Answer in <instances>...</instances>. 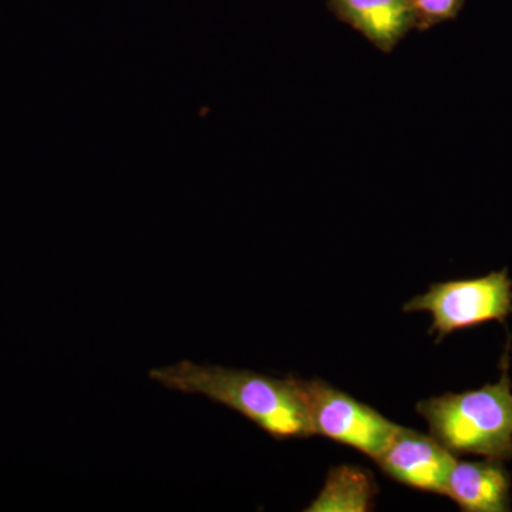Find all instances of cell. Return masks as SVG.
Segmentation results:
<instances>
[{"mask_svg": "<svg viewBox=\"0 0 512 512\" xmlns=\"http://www.w3.org/2000/svg\"><path fill=\"white\" fill-rule=\"evenodd\" d=\"M148 377L174 392L198 394L235 410L276 440L313 436L298 377L278 379L190 360L150 370Z\"/></svg>", "mask_w": 512, "mask_h": 512, "instance_id": "1", "label": "cell"}, {"mask_svg": "<svg viewBox=\"0 0 512 512\" xmlns=\"http://www.w3.org/2000/svg\"><path fill=\"white\" fill-rule=\"evenodd\" d=\"M510 348L508 342L497 383L467 392L444 393L417 403V413L429 424L431 436L451 453L503 463L512 460Z\"/></svg>", "mask_w": 512, "mask_h": 512, "instance_id": "2", "label": "cell"}, {"mask_svg": "<svg viewBox=\"0 0 512 512\" xmlns=\"http://www.w3.org/2000/svg\"><path fill=\"white\" fill-rule=\"evenodd\" d=\"M403 312H426L431 316L430 335L436 342L458 330L487 322L505 323L512 315V281L508 269L480 278L433 284L403 305Z\"/></svg>", "mask_w": 512, "mask_h": 512, "instance_id": "3", "label": "cell"}, {"mask_svg": "<svg viewBox=\"0 0 512 512\" xmlns=\"http://www.w3.org/2000/svg\"><path fill=\"white\" fill-rule=\"evenodd\" d=\"M313 436H322L376 458L397 424L373 407L319 379H299Z\"/></svg>", "mask_w": 512, "mask_h": 512, "instance_id": "4", "label": "cell"}, {"mask_svg": "<svg viewBox=\"0 0 512 512\" xmlns=\"http://www.w3.org/2000/svg\"><path fill=\"white\" fill-rule=\"evenodd\" d=\"M373 461L396 483L446 497L448 476L457 458L431 434L397 426Z\"/></svg>", "mask_w": 512, "mask_h": 512, "instance_id": "5", "label": "cell"}, {"mask_svg": "<svg viewBox=\"0 0 512 512\" xmlns=\"http://www.w3.org/2000/svg\"><path fill=\"white\" fill-rule=\"evenodd\" d=\"M333 15L384 53L417 26L413 0H328Z\"/></svg>", "mask_w": 512, "mask_h": 512, "instance_id": "6", "label": "cell"}, {"mask_svg": "<svg viewBox=\"0 0 512 512\" xmlns=\"http://www.w3.org/2000/svg\"><path fill=\"white\" fill-rule=\"evenodd\" d=\"M511 477L503 461H456L448 476L446 497L466 512L511 510Z\"/></svg>", "mask_w": 512, "mask_h": 512, "instance_id": "7", "label": "cell"}, {"mask_svg": "<svg viewBox=\"0 0 512 512\" xmlns=\"http://www.w3.org/2000/svg\"><path fill=\"white\" fill-rule=\"evenodd\" d=\"M379 493L375 477L357 466H338L329 471L318 497L308 512H366L375 507Z\"/></svg>", "mask_w": 512, "mask_h": 512, "instance_id": "8", "label": "cell"}, {"mask_svg": "<svg viewBox=\"0 0 512 512\" xmlns=\"http://www.w3.org/2000/svg\"><path fill=\"white\" fill-rule=\"evenodd\" d=\"M419 29H430L457 18L464 0H413Z\"/></svg>", "mask_w": 512, "mask_h": 512, "instance_id": "9", "label": "cell"}]
</instances>
